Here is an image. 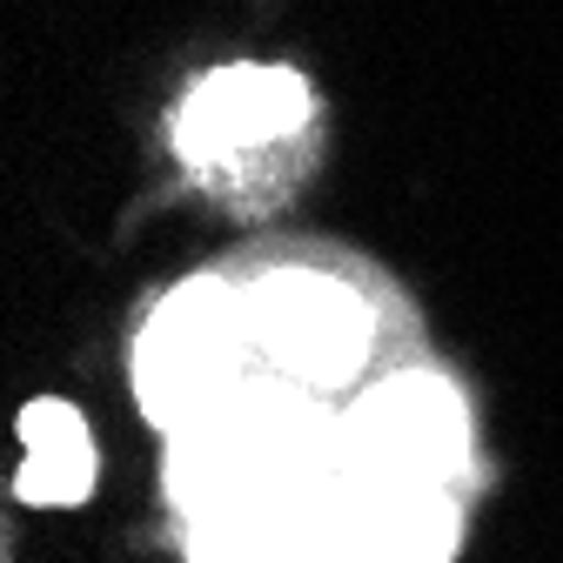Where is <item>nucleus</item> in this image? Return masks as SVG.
Masks as SVG:
<instances>
[{
    "label": "nucleus",
    "instance_id": "7ed1b4c3",
    "mask_svg": "<svg viewBox=\"0 0 563 563\" xmlns=\"http://www.w3.org/2000/svg\"><path fill=\"white\" fill-rule=\"evenodd\" d=\"M470 456V422L443 376H389L356 416L342 422V470L396 476V483H443Z\"/></svg>",
    "mask_w": 563,
    "mask_h": 563
},
{
    "label": "nucleus",
    "instance_id": "423d86ee",
    "mask_svg": "<svg viewBox=\"0 0 563 563\" xmlns=\"http://www.w3.org/2000/svg\"><path fill=\"white\" fill-rule=\"evenodd\" d=\"M21 476L14 489L27 504H75L95 489V443L88 422L67 402H27L21 409Z\"/></svg>",
    "mask_w": 563,
    "mask_h": 563
},
{
    "label": "nucleus",
    "instance_id": "0eeeda50",
    "mask_svg": "<svg viewBox=\"0 0 563 563\" xmlns=\"http://www.w3.org/2000/svg\"><path fill=\"white\" fill-rule=\"evenodd\" d=\"M195 563H335L322 517H229L195 530Z\"/></svg>",
    "mask_w": 563,
    "mask_h": 563
},
{
    "label": "nucleus",
    "instance_id": "f257e3e1",
    "mask_svg": "<svg viewBox=\"0 0 563 563\" xmlns=\"http://www.w3.org/2000/svg\"><path fill=\"white\" fill-rule=\"evenodd\" d=\"M249 309L242 296H229L222 282H188L175 289L148 335H141V409L162 430H195L208 422L229 396H242V363H249Z\"/></svg>",
    "mask_w": 563,
    "mask_h": 563
},
{
    "label": "nucleus",
    "instance_id": "f03ea898",
    "mask_svg": "<svg viewBox=\"0 0 563 563\" xmlns=\"http://www.w3.org/2000/svg\"><path fill=\"white\" fill-rule=\"evenodd\" d=\"M255 349L296 389H335L369 356V309L356 289H342L309 268H275L242 296Z\"/></svg>",
    "mask_w": 563,
    "mask_h": 563
},
{
    "label": "nucleus",
    "instance_id": "39448f33",
    "mask_svg": "<svg viewBox=\"0 0 563 563\" xmlns=\"http://www.w3.org/2000/svg\"><path fill=\"white\" fill-rule=\"evenodd\" d=\"M456 543V510L443 483H396L342 470L329 489L335 563H443Z\"/></svg>",
    "mask_w": 563,
    "mask_h": 563
},
{
    "label": "nucleus",
    "instance_id": "20e7f679",
    "mask_svg": "<svg viewBox=\"0 0 563 563\" xmlns=\"http://www.w3.org/2000/svg\"><path fill=\"white\" fill-rule=\"evenodd\" d=\"M316 114V95L309 81L296 75V67H216L188 101H181V121H175V148L181 162L201 175H216L229 162H249L262 148H275V141L302 134Z\"/></svg>",
    "mask_w": 563,
    "mask_h": 563
}]
</instances>
